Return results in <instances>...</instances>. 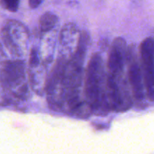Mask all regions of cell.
Returning <instances> with one entry per match:
<instances>
[{
	"instance_id": "cell-6",
	"label": "cell",
	"mask_w": 154,
	"mask_h": 154,
	"mask_svg": "<svg viewBox=\"0 0 154 154\" xmlns=\"http://www.w3.org/2000/svg\"><path fill=\"white\" fill-rule=\"evenodd\" d=\"M81 33H78L77 26L73 23H69L65 26L62 29L60 36V42L61 46L66 49V55L72 54V47L70 45H78ZM73 56V54H72Z\"/></svg>"
},
{
	"instance_id": "cell-10",
	"label": "cell",
	"mask_w": 154,
	"mask_h": 154,
	"mask_svg": "<svg viewBox=\"0 0 154 154\" xmlns=\"http://www.w3.org/2000/svg\"><path fill=\"white\" fill-rule=\"evenodd\" d=\"M43 0H29V6L32 9L37 8L41 4H42Z\"/></svg>"
},
{
	"instance_id": "cell-9",
	"label": "cell",
	"mask_w": 154,
	"mask_h": 154,
	"mask_svg": "<svg viewBox=\"0 0 154 154\" xmlns=\"http://www.w3.org/2000/svg\"><path fill=\"white\" fill-rule=\"evenodd\" d=\"M39 64V57L36 49L32 48L29 55V65L31 67L35 68Z\"/></svg>"
},
{
	"instance_id": "cell-8",
	"label": "cell",
	"mask_w": 154,
	"mask_h": 154,
	"mask_svg": "<svg viewBox=\"0 0 154 154\" xmlns=\"http://www.w3.org/2000/svg\"><path fill=\"white\" fill-rule=\"evenodd\" d=\"M2 3L6 10L11 12H16L19 8L20 0H2Z\"/></svg>"
},
{
	"instance_id": "cell-7",
	"label": "cell",
	"mask_w": 154,
	"mask_h": 154,
	"mask_svg": "<svg viewBox=\"0 0 154 154\" xmlns=\"http://www.w3.org/2000/svg\"><path fill=\"white\" fill-rule=\"evenodd\" d=\"M58 17L52 12H46L41 16L38 21L39 29L42 32H48L51 31L57 24Z\"/></svg>"
},
{
	"instance_id": "cell-4",
	"label": "cell",
	"mask_w": 154,
	"mask_h": 154,
	"mask_svg": "<svg viewBox=\"0 0 154 154\" xmlns=\"http://www.w3.org/2000/svg\"><path fill=\"white\" fill-rule=\"evenodd\" d=\"M126 43L122 38H117L113 42L108 56V66L111 75L114 76L122 75L124 65L127 59Z\"/></svg>"
},
{
	"instance_id": "cell-1",
	"label": "cell",
	"mask_w": 154,
	"mask_h": 154,
	"mask_svg": "<svg viewBox=\"0 0 154 154\" xmlns=\"http://www.w3.org/2000/svg\"><path fill=\"white\" fill-rule=\"evenodd\" d=\"M85 96L93 111L103 114L111 111L108 101V84L105 81L103 61L99 54H94L87 66Z\"/></svg>"
},
{
	"instance_id": "cell-2",
	"label": "cell",
	"mask_w": 154,
	"mask_h": 154,
	"mask_svg": "<svg viewBox=\"0 0 154 154\" xmlns=\"http://www.w3.org/2000/svg\"><path fill=\"white\" fill-rule=\"evenodd\" d=\"M144 87L149 100L154 102V38L148 37L140 45Z\"/></svg>"
},
{
	"instance_id": "cell-3",
	"label": "cell",
	"mask_w": 154,
	"mask_h": 154,
	"mask_svg": "<svg viewBox=\"0 0 154 154\" xmlns=\"http://www.w3.org/2000/svg\"><path fill=\"white\" fill-rule=\"evenodd\" d=\"M136 56L133 51H128L127 60L129 63L128 78L132 88V95L135 102L138 104L143 103L144 101V83L141 71V67L137 61Z\"/></svg>"
},
{
	"instance_id": "cell-5",
	"label": "cell",
	"mask_w": 154,
	"mask_h": 154,
	"mask_svg": "<svg viewBox=\"0 0 154 154\" xmlns=\"http://www.w3.org/2000/svg\"><path fill=\"white\" fill-rule=\"evenodd\" d=\"M23 63L20 61H7L2 65V82L7 86H14L24 78Z\"/></svg>"
}]
</instances>
